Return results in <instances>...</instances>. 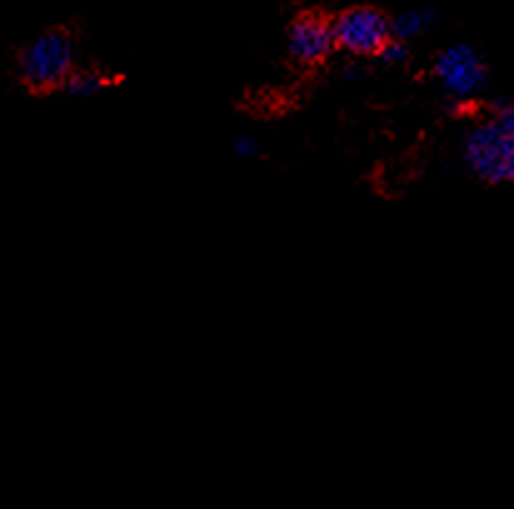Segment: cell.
I'll return each instance as SVG.
<instances>
[{
	"label": "cell",
	"instance_id": "1",
	"mask_svg": "<svg viewBox=\"0 0 514 509\" xmlns=\"http://www.w3.org/2000/svg\"><path fill=\"white\" fill-rule=\"evenodd\" d=\"M75 68H78V50L65 30L40 33L18 55V75L25 88L33 93L63 88Z\"/></svg>",
	"mask_w": 514,
	"mask_h": 509
},
{
	"label": "cell",
	"instance_id": "2",
	"mask_svg": "<svg viewBox=\"0 0 514 509\" xmlns=\"http://www.w3.org/2000/svg\"><path fill=\"white\" fill-rule=\"evenodd\" d=\"M465 165L472 175L490 185H514V133L492 118L482 120L465 138Z\"/></svg>",
	"mask_w": 514,
	"mask_h": 509
},
{
	"label": "cell",
	"instance_id": "3",
	"mask_svg": "<svg viewBox=\"0 0 514 509\" xmlns=\"http://www.w3.org/2000/svg\"><path fill=\"white\" fill-rule=\"evenodd\" d=\"M332 33H335L337 48L345 50L350 58L365 60L377 58L382 45L392 38V23L382 10L357 5V8L342 10L332 20Z\"/></svg>",
	"mask_w": 514,
	"mask_h": 509
},
{
	"label": "cell",
	"instance_id": "4",
	"mask_svg": "<svg viewBox=\"0 0 514 509\" xmlns=\"http://www.w3.org/2000/svg\"><path fill=\"white\" fill-rule=\"evenodd\" d=\"M435 78L447 93V98L472 103L487 88V63L480 50L470 43H455L440 50L435 58Z\"/></svg>",
	"mask_w": 514,
	"mask_h": 509
},
{
	"label": "cell",
	"instance_id": "5",
	"mask_svg": "<svg viewBox=\"0 0 514 509\" xmlns=\"http://www.w3.org/2000/svg\"><path fill=\"white\" fill-rule=\"evenodd\" d=\"M332 20L320 13H302L287 28V55L300 65H320L335 53Z\"/></svg>",
	"mask_w": 514,
	"mask_h": 509
},
{
	"label": "cell",
	"instance_id": "6",
	"mask_svg": "<svg viewBox=\"0 0 514 509\" xmlns=\"http://www.w3.org/2000/svg\"><path fill=\"white\" fill-rule=\"evenodd\" d=\"M110 85L108 75L100 73V70L95 68H75L73 73H70V78L65 80V93L70 95V98L75 100H88V98H95V95L103 93L105 88Z\"/></svg>",
	"mask_w": 514,
	"mask_h": 509
},
{
	"label": "cell",
	"instance_id": "7",
	"mask_svg": "<svg viewBox=\"0 0 514 509\" xmlns=\"http://www.w3.org/2000/svg\"><path fill=\"white\" fill-rule=\"evenodd\" d=\"M390 23H392V35L410 43V40L420 38V35H425L427 30L432 28V23H435V13H432V10L412 8V10H405V13H400L397 18H392Z\"/></svg>",
	"mask_w": 514,
	"mask_h": 509
},
{
	"label": "cell",
	"instance_id": "8",
	"mask_svg": "<svg viewBox=\"0 0 514 509\" xmlns=\"http://www.w3.org/2000/svg\"><path fill=\"white\" fill-rule=\"evenodd\" d=\"M377 60L390 65V68H400V65H405L407 60H410V45H407V40H400L392 35V38L382 45L380 53H377Z\"/></svg>",
	"mask_w": 514,
	"mask_h": 509
},
{
	"label": "cell",
	"instance_id": "9",
	"mask_svg": "<svg viewBox=\"0 0 514 509\" xmlns=\"http://www.w3.org/2000/svg\"><path fill=\"white\" fill-rule=\"evenodd\" d=\"M230 150H233L238 158H257V155H260V140H257L255 135H238V138L233 140V145H230Z\"/></svg>",
	"mask_w": 514,
	"mask_h": 509
},
{
	"label": "cell",
	"instance_id": "10",
	"mask_svg": "<svg viewBox=\"0 0 514 509\" xmlns=\"http://www.w3.org/2000/svg\"><path fill=\"white\" fill-rule=\"evenodd\" d=\"M365 65H360V63H352V65H347L345 70H342V78L345 80H350V83H357V80H362L365 78Z\"/></svg>",
	"mask_w": 514,
	"mask_h": 509
}]
</instances>
